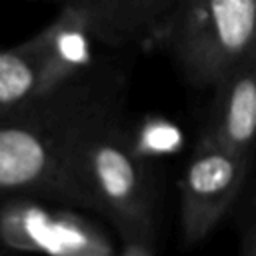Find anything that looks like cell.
<instances>
[{
	"label": "cell",
	"mask_w": 256,
	"mask_h": 256,
	"mask_svg": "<svg viewBox=\"0 0 256 256\" xmlns=\"http://www.w3.org/2000/svg\"><path fill=\"white\" fill-rule=\"evenodd\" d=\"M116 256H154L152 254V240H144V238L122 240V248Z\"/></svg>",
	"instance_id": "cell-12"
},
{
	"label": "cell",
	"mask_w": 256,
	"mask_h": 256,
	"mask_svg": "<svg viewBox=\"0 0 256 256\" xmlns=\"http://www.w3.org/2000/svg\"><path fill=\"white\" fill-rule=\"evenodd\" d=\"M256 58V56H254ZM254 58L226 74L214 88V104L204 134L252 158L256 148V70Z\"/></svg>",
	"instance_id": "cell-6"
},
{
	"label": "cell",
	"mask_w": 256,
	"mask_h": 256,
	"mask_svg": "<svg viewBox=\"0 0 256 256\" xmlns=\"http://www.w3.org/2000/svg\"><path fill=\"white\" fill-rule=\"evenodd\" d=\"M254 70H256V58H254Z\"/></svg>",
	"instance_id": "cell-15"
},
{
	"label": "cell",
	"mask_w": 256,
	"mask_h": 256,
	"mask_svg": "<svg viewBox=\"0 0 256 256\" xmlns=\"http://www.w3.org/2000/svg\"><path fill=\"white\" fill-rule=\"evenodd\" d=\"M152 46L170 50L192 84L216 86L256 56V0H176Z\"/></svg>",
	"instance_id": "cell-3"
},
{
	"label": "cell",
	"mask_w": 256,
	"mask_h": 256,
	"mask_svg": "<svg viewBox=\"0 0 256 256\" xmlns=\"http://www.w3.org/2000/svg\"><path fill=\"white\" fill-rule=\"evenodd\" d=\"M38 40L42 46V94L92 70L96 40L78 14L58 10V16L38 32Z\"/></svg>",
	"instance_id": "cell-7"
},
{
	"label": "cell",
	"mask_w": 256,
	"mask_h": 256,
	"mask_svg": "<svg viewBox=\"0 0 256 256\" xmlns=\"http://www.w3.org/2000/svg\"><path fill=\"white\" fill-rule=\"evenodd\" d=\"M250 158L222 146L212 136L198 138L178 180L180 228L186 246L200 244L236 202Z\"/></svg>",
	"instance_id": "cell-4"
},
{
	"label": "cell",
	"mask_w": 256,
	"mask_h": 256,
	"mask_svg": "<svg viewBox=\"0 0 256 256\" xmlns=\"http://www.w3.org/2000/svg\"><path fill=\"white\" fill-rule=\"evenodd\" d=\"M42 254L48 256H114L112 246L102 238L90 222L64 210L50 216Z\"/></svg>",
	"instance_id": "cell-10"
},
{
	"label": "cell",
	"mask_w": 256,
	"mask_h": 256,
	"mask_svg": "<svg viewBox=\"0 0 256 256\" xmlns=\"http://www.w3.org/2000/svg\"><path fill=\"white\" fill-rule=\"evenodd\" d=\"M180 132L176 126L168 124V122H156V120H150L142 134H140V140H132L134 148L146 158L148 154H166V152H174L178 146H180Z\"/></svg>",
	"instance_id": "cell-11"
},
{
	"label": "cell",
	"mask_w": 256,
	"mask_h": 256,
	"mask_svg": "<svg viewBox=\"0 0 256 256\" xmlns=\"http://www.w3.org/2000/svg\"><path fill=\"white\" fill-rule=\"evenodd\" d=\"M78 14L96 42L112 48L152 46L176 0H44Z\"/></svg>",
	"instance_id": "cell-5"
},
{
	"label": "cell",
	"mask_w": 256,
	"mask_h": 256,
	"mask_svg": "<svg viewBox=\"0 0 256 256\" xmlns=\"http://www.w3.org/2000/svg\"><path fill=\"white\" fill-rule=\"evenodd\" d=\"M80 208L96 210L122 240H154V192L146 158L122 124V108L94 120L74 154Z\"/></svg>",
	"instance_id": "cell-2"
},
{
	"label": "cell",
	"mask_w": 256,
	"mask_h": 256,
	"mask_svg": "<svg viewBox=\"0 0 256 256\" xmlns=\"http://www.w3.org/2000/svg\"><path fill=\"white\" fill-rule=\"evenodd\" d=\"M36 198H10L0 204V242L12 252H42L52 212Z\"/></svg>",
	"instance_id": "cell-9"
},
{
	"label": "cell",
	"mask_w": 256,
	"mask_h": 256,
	"mask_svg": "<svg viewBox=\"0 0 256 256\" xmlns=\"http://www.w3.org/2000/svg\"><path fill=\"white\" fill-rule=\"evenodd\" d=\"M242 256H256V216H254V220L250 224V230L246 232Z\"/></svg>",
	"instance_id": "cell-13"
},
{
	"label": "cell",
	"mask_w": 256,
	"mask_h": 256,
	"mask_svg": "<svg viewBox=\"0 0 256 256\" xmlns=\"http://www.w3.org/2000/svg\"><path fill=\"white\" fill-rule=\"evenodd\" d=\"M42 96V46L38 34L0 48V118Z\"/></svg>",
	"instance_id": "cell-8"
},
{
	"label": "cell",
	"mask_w": 256,
	"mask_h": 256,
	"mask_svg": "<svg viewBox=\"0 0 256 256\" xmlns=\"http://www.w3.org/2000/svg\"><path fill=\"white\" fill-rule=\"evenodd\" d=\"M118 72L88 70L0 118V204L10 198H48L80 206L74 154L100 116L122 108Z\"/></svg>",
	"instance_id": "cell-1"
},
{
	"label": "cell",
	"mask_w": 256,
	"mask_h": 256,
	"mask_svg": "<svg viewBox=\"0 0 256 256\" xmlns=\"http://www.w3.org/2000/svg\"><path fill=\"white\" fill-rule=\"evenodd\" d=\"M12 254V250L8 248V246H4L2 242H0V256H10Z\"/></svg>",
	"instance_id": "cell-14"
}]
</instances>
